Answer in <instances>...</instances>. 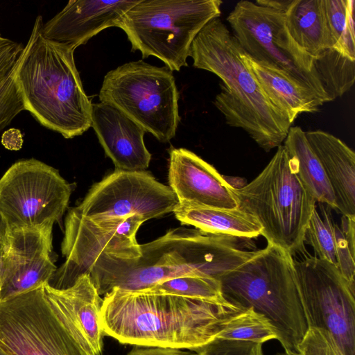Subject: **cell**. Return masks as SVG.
Wrapping results in <instances>:
<instances>
[{
  "label": "cell",
  "mask_w": 355,
  "mask_h": 355,
  "mask_svg": "<svg viewBox=\"0 0 355 355\" xmlns=\"http://www.w3.org/2000/svg\"><path fill=\"white\" fill-rule=\"evenodd\" d=\"M245 309L224 297L114 288L103 298L99 321L104 335L123 344L193 351L215 340Z\"/></svg>",
  "instance_id": "obj_1"
},
{
  "label": "cell",
  "mask_w": 355,
  "mask_h": 355,
  "mask_svg": "<svg viewBox=\"0 0 355 355\" xmlns=\"http://www.w3.org/2000/svg\"><path fill=\"white\" fill-rule=\"evenodd\" d=\"M243 50L219 17L208 22L193 39L189 57L198 69L223 81L214 104L226 123L244 130L265 151L282 145L291 124L269 101L244 64Z\"/></svg>",
  "instance_id": "obj_2"
},
{
  "label": "cell",
  "mask_w": 355,
  "mask_h": 355,
  "mask_svg": "<svg viewBox=\"0 0 355 355\" xmlns=\"http://www.w3.org/2000/svg\"><path fill=\"white\" fill-rule=\"evenodd\" d=\"M248 239L208 234L178 227L140 245L141 255L104 272L92 282L99 295L114 288L140 290L169 279L200 276L219 279L252 257L245 249Z\"/></svg>",
  "instance_id": "obj_3"
},
{
  "label": "cell",
  "mask_w": 355,
  "mask_h": 355,
  "mask_svg": "<svg viewBox=\"0 0 355 355\" xmlns=\"http://www.w3.org/2000/svg\"><path fill=\"white\" fill-rule=\"evenodd\" d=\"M38 15L15 70L25 110L65 139L83 135L92 123V103L76 68L74 49L46 38Z\"/></svg>",
  "instance_id": "obj_4"
},
{
  "label": "cell",
  "mask_w": 355,
  "mask_h": 355,
  "mask_svg": "<svg viewBox=\"0 0 355 355\" xmlns=\"http://www.w3.org/2000/svg\"><path fill=\"white\" fill-rule=\"evenodd\" d=\"M218 281L226 300L263 315L275 328L284 351L296 352L309 325L291 255L268 243Z\"/></svg>",
  "instance_id": "obj_5"
},
{
  "label": "cell",
  "mask_w": 355,
  "mask_h": 355,
  "mask_svg": "<svg viewBox=\"0 0 355 355\" xmlns=\"http://www.w3.org/2000/svg\"><path fill=\"white\" fill-rule=\"evenodd\" d=\"M238 208L253 216L261 235L293 257L304 252V234L316 207L300 180L284 145L251 182L232 187Z\"/></svg>",
  "instance_id": "obj_6"
},
{
  "label": "cell",
  "mask_w": 355,
  "mask_h": 355,
  "mask_svg": "<svg viewBox=\"0 0 355 355\" xmlns=\"http://www.w3.org/2000/svg\"><path fill=\"white\" fill-rule=\"evenodd\" d=\"M219 0H139L117 27L127 35L132 51L150 55L171 71L188 66L191 44L202 28L220 15Z\"/></svg>",
  "instance_id": "obj_7"
},
{
  "label": "cell",
  "mask_w": 355,
  "mask_h": 355,
  "mask_svg": "<svg viewBox=\"0 0 355 355\" xmlns=\"http://www.w3.org/2000/svg\"><path fill=\"white\" fill-rule=\"evenodd\" d=\"M0 348L8 355H95L44 285L0 301Z\"/></svg>",
  "instance_id": "obj_8"
},
{
  "label": "cell",
  "mask_w": 355,
  "mask_h": 355,
  "mask_svg": "<svg viewBox=\"0 0 355 355\" xmlns=\"http://www.w3.org/2000/svg\"><path fill=\"white\" fill-rule=\"evenodd\" d=\"M145 221L138 215L90 219L69 209L61 244L65 261L47 284L55 289H65L83 275L94 280L124 262L137 259L141 250L136 235Z\"/></svg>",
  "instance_id": "obj_9"
},
{
  "label": "cell",
  "mask_w": 355,
  "mask_h": 355,
  "mask_svg": "<svg viewBox=\"0 0 355 355\" xmlns=\"http://www.w3.org/2000/svg\"><path fill=\"white\" fill-rule=\"evenodd\" d=\"M101 102L119 110L161 142L172 139L180 121L173 71L142 60L125 63L105 76Z\"/></svg>",
  "instance_id": "obj_10"
},
{
  "label": "cell",
  "mask_w": 355,
  "mask_h": 355,
  "mask_svg": "<svg viewBox=\"0 0 355 355\" xmlns=\"http://www.w3.org/2000/svg\"><path fill=\"white\" fill-rule=\"evenodd\" d=\"M243 51L257 62L278 71L328 102L314 68V58L287 29L284 12L256 2L239 1L227 17Z\"/></svg>",
  "instance_id": "obj_11"
},
{
  "label": "cell",
  "mask_w": 355,
  "mask_h": 355,
  "mask_svg": "<svg viewBox=\"0 0 355 355\" xmlns=\"http://www.w3.org/2000/svg\"><path fill=\"white\" fill-rule=\"evenodd\" d=\"M71 192L55 168L34 158L19 160L0 178V216L8 230L60 223Z\"/></svg>",
  "instance_id": "obj_12"
},
{
  "label": "cell",
  "mask_w": 355,
  "mask_h": 355,
  "mask_svg": "<svg viewBox=\"0 0 355 355\" xmlns=\"http://www.w3.org/2000/svg\"><path fill=\"white\" fill-rule=\"evenodd\" d=\"M293 266L309 328L327 329L345 355H355V286L315 256L293 258Z\"/></svg>",
  "instance_id": "obj_13"
},
{
  "label": "cell",
  "mask_w": 355,
  "mask_h": 355,
  "mask_svg": "<svg viewBox=\"0 0 355 355\" xmlns=\"http://www.w3.org/2000/svg\"><path fill=\"white\" fill-rule=\"evenodd\" d=\"M179 204L169 186L146 171H114L95 183L70 210L90 219L142 216L145 220L173 212Z\"/></svg>",
  "instance_id": "obj_14"
},
{
  "label": "cell",
  "mask_w": 355,
  "mask_h": 355,
  "mask_svg": "<svg viewBox=\"0 0 355 355\" xmlns=\"http://www.w3.org/2000/svg\"><path fill=\"white\" fill-rule=\"evenodd\" d=\"M52 225L7 231L0 271V301L48 283L57 267Z\"/></svg>",
  "instance_id": "obj_15"
},
{
  "label": "cell",
  "mask_w": 355,
  "mask_h": 355,
  "mask_svg": "<svg viewBox=\"0 0 355 355\" xmlns=\"http://www.w3.org/2000/svg\"><path fill=\"white\" fill-rule=\"evenodd\" d=\"M168 179L179 204L234 209L232 186L211 164L186 148L169 152Z\"/></svg>",
  "instance_id": "obj_16"
},
{
  "label": "cell",
  "mask_w": 355,
  "mask_h": 355,
  "mask_svg": "<svg viewBox=\"0 0 355 355\" xmlns=\"http://www.w3.org/2000/svg\"><path fill=\"white\" fill-rule=\"evenodd\" d=\"M139 0H70L50 20L43 23V35L73 49L110 27H117L123 15Z\"/></svg>",
  "instance_id": "obj_17"
},
{
  "label": "cell",
  "mask_w": 355,
  "mask_h": 355,
  "mask_svg": "<svg viewBox=\"0 0 355 355\" xmlns=\"http://www.w3.org/2000/svg\"><path fill=\"white\" fill-rule=\"evenodd\" d=\"M91 127L116 169L137 171L148 167L152 155L144 144L145 130L119 110L102 102L92 103Z\"/></svg>",
  "instance_id": "obj_18"
},
{
  "label": "cell",
  "mask_w": 355,
  "mask_h": 355,
  "mask_svg": "<svg viewBox=\"0 0 355 355\" xmlns=\"http://www.w3.org/2000/svg\"><path fill=\"white\" fill-rule=\"evenodd\" d=\"M307 141L319 159L336 201V209L355 218V153L334 135L320 130L305 132Z\"/></svg>",
  "instance_id": "obj_19"
},
{
  "label": "cell",
  "mask_w": 355,
  "mask_h": 355,
  "mask_svg": "<svg viewBox=\"0 0 355 355\" xmlns=\"http://www.w3.org/2000/svg\"><path fill=\"white\" fill-rule=\"evenodd\" d=\"M44 288L46 293L65 309L94 354L100 355L104 335L99 321L103 299L89 276H80L71 286L65 289H55L47 283Z\"/></svg>",
  "instance_id": "obj_20"
},
{
  "label": "cell",
  "mask_w": 355,
  "mask_h": 355,
  "mask_svg": "<svg viewBox=\"0 0 355 355\" xmlns=\"http://www.w3.org/2000/svg\"><path fill=\"white\" fill-rule=\"evenodd\" d=\"M241 58L269 101L291 125L299 114L317 112L323 105L312 92L282 73L257 62L243 51Z\"/></svg>",
  "instance_id": "obj_21"
},
{
  "label": "cell",
  "mask_w": 355,
  "mask_h": 355,
  "mask_svg": "<svg viewBox=\"0 0 355 355\" xmlns=\"http://www.w3.org/2000/svg\"><path fill=\"white\" fill-rule=\"evenodd\" d=\"M173 214L182 225L208 234L251 239L261 235L257 220L239 208L222 209L178 204Z\"/></svg>",
  "instance_id": "obj_22"
},
{
  "label": "cell",
  "mask_w": 355,
  "mask_h": 355,
  "mask_svg": "<svg viewBox=\"0 0 355 355\" xmlns=\"http://www.w3.org/2000/svg\"><path fill=\"white\" fill-rule=\"evenodd\" d=\"M284 12L289 34L309 55L334 47L323 0H289Z\"/></svg>",
  "instance_id": "obj_23"
},
{
  "label": "cell",
  "mask_w": 355,
  "mask_h": 355,
  "mask_svg": "<svg viewBox=\"0 0 355 355\" xmlns=\"http://www.w3.org/2000/svg\"><path fill=\"white\" fill-rule=\"evenodd\" d=\"M283 145L306 190L316 202L336 209L334 193L319 159L307 141L305 132L299 126L291 127Z\"/></svg>",
  "instance_id": "obj_24"
},
{
  "label": "cell",
  "mask_w": 355,
  "mask_h": 355,
  "mask_svg": "<svg viewBox=\"0 0 355 355\" xmlns=\"http://www.w3.org/2000/svg\"><path fill=\"white\" fill-rule=\"evenodd\" d=\"M314 68L328 102L349 91L355 80V60L334 48L314 58Z\"/></svg>",
  "instance_id": "obj_25"
},
{
  "label": "cell",
  "mask_w": 355,
  "mask_h": 355,
  "mask_svg": "<svg viewBox=\"0 0 355 355\" xmlns=\"http://www.w3.org/2000/svg\"><path fill=\"white\" fill-rule=\"evenodd\" d=\"M334 49L355 60L354 0H323Z\"/></svg>",
  "instance_id": "obj_26"
},
{
  "label": "cell",
  "mask_w": 355,
  "mask_h": 355,
  "mask_svg": "<svg viewBox=\"0 0 355 355\" xmlns=\"http://www.w3.org/2000/svg\"><path fill=\"white\" fill-rule=\"evenodd\" d=\"M216 338L249 341L263 344L277 340V334L270 321L262 314L249 308L233 317Z\"/></svg>",
  "instance_id": "obj_27"
},
{
  "label": "cell",
  "mask_w": 355,
  "mask_h": 355,
  "mask_svg": "<svg viewBox=\"0 0 355 355\" xmlns=\"http://www.w3.org/2000/svg\"><path fill=\"white\" fill-rule=\"evenodd\" d=\"M318 204L321 214L315 207L305 231L304 243L311 245L315 257L329 261L336 266L334 222L330 207L327 208L324 204Z\"/></svg>",
  "instance_id": "obj_28"
},
{
  "label": "cell",
  "mask_w": 355,
  "mask_h": 355,
  "mask_svg": "<svg viewBox=\"0 0 355 355\" xmlns=\"http://www.w3.org/2000/svg\"><path fill=\"white\" fill-rule=\"evenodd\" d=\"M149 288L192 297L216 299L223 297L218 279L200 276L169 279Z\"/></svg>",
  "instance_id": "obj_29"
},
{
  "label": "cell",
  "mask_w": 355,
  "mask_h": 355,
  "mask_svg": "<svg viewBox=\"0 0 355 355\" xmlns=\"http://www.w3.org/2000/svg\"><path fill=\"white\" fill-rule=\"evenodd\" d=\"M17 64L0 80V131L8 125L17 114L25 110L15 78Z\"/></svg>",
  "instance_id": "obj_30"
},
{
  "label": "cell",
  "mask_w": 355,
  "mask_h": 355,
  "mask_svg": "<svg viewBox=\"0 0 355 355\" xmlns=\"http://www.w3.org/2000/svg\"><path fill=\"white\" fill-rule=\"evenodd\" d=\"M298 355H345L335 337L323 328H309L297 346Z\"/></svg>",
  "instance_id": "obj_31"
},
{
  "label": "cell",
  "mask_w": 355,
  "mask_h": 355,
  "mask_svg": "<svg viewBox=\"0 0 355 355\" xmlns=\"http://www.w3.org/2000/svg\"><path fill=\"white\" fill-rule=\"evenodd\" d=\"M194 351L197 355H264L261 343L219 338Z\"/></svg>",
  "instance_id": "obj_32"
},
{
  "label": "cell",
  "mask_w": 355,
  "mask_h": 355,
  "mask_svg": "<svg viewBox=\"0 0 355 355\" xmlns=\"http://www.w3.org/2000/svg\"><path fill=\"white\" fill-rule=\"evenodd\" d=\"M336 241V267L344 279L355 286V254H353L340 227L334 223Z\"/></svg>",
  "instance_id": "obj_33"
},
{
  "label": "cell",
  "mask_w": 355,
  "mask_h": 355,
  "mask_svg": "<svg viewBox=\"0 0 355 355\" xmlns=\"http://www.w3.org/2000/svg\"><path fill=\"white\" fill-rule=\"evenodd\" d=\"M24 46L8 38H0V80L7 76L19 62Z\"/></svg>",
  "instance_id": "obj_34"
},
{
  "label": "cell",
  "mask_w": 355,
  "mask_h": 355,
  "mask_svg": "<svg viewBox=\"0 0 355 355\" xmlns=\"http://www.w3.org/2000/svg\"><path fill=\"white\" fill-rule=\"evenodd\" d=\"M126 355H197L196 351L157 347L134 348Z\"/></svg>",
  "instance_id": "obj_35"
},
{
  "label": "cell",
  "mask_w": 355,
  "mask_h": 355,
  "mask_svg": "<svg viewBox=\"0 0 355 355\" xmlns=\"http://www.w3.org/2000/svg\"><path fill=\"white\" fill-rule=\"evenodd\" d=\"M1 143L8 150H19L23 144V136L21 131L14 128L6 130L1 136Z\"/></svg>",
  "instance_id": "obj_36"
},
{
  "label": "cell",
  "mask_w": 355,
  "mask_h": 355,
  "mask_svg": "<svg viewBox=\"0 0 355 355\" xmlns=\"http://www.w3.org/2000/svg\"><path fill=\"white\" fill-rule=\"evenodd\" d=\"M7 227L3 220L0 216V271H1V256L3 252V248L6 240V236L7 234Z\"/></svg>",
  "instance_id": "obj_37"
},
{
  "label": "cell",
  "mask_w": 355,
  "mask_h": 355,
  "mask_svg": "<svg viewBox=\"0 0 355 355\" xmlns=\"http://www.w3.org/2000/svg\"><path fill=\"white\" fill-rule=\"evenodd\" d=\"M276 355H298V354L295 352H286L277 353Z\"/></svg>",
  "instance_id": "obj_38"
},
{
  "label": "cell",
  "mask_w": 355,
  "mask_h": 355,
  "mask_svg": "<svg viewBox=\"0 0 355 355\" xmlns=\"http://www.w3.org/2000/svg\"><path fill=\"white\" fill-rule=\"evenodd\" d=\"M0 355H8V354L0 348Z\"/></svg>",
  "instance_id": "obj_39"
},
{
  "label": "cell",
  "mask_w": 355,
  "mask_h": 355,
  "mask_svg": "<svg viewBox=\"0 0 355 355\" xmlns=\"http://www.w3.org/2000/svg\"><path fill=\"white\" fill-rule=\"evenodd\" d=\"M1 37H2V36H1V34H0V38H1Z\"/></svg>",
  "instance_id": "obj_40"
}]
</instances>
